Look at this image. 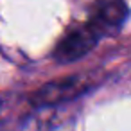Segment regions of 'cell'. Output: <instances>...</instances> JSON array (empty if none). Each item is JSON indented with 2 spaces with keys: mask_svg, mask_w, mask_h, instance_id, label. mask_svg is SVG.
<instances>
[{
  "mask_svg": "<svg viewBox=\"0 0 131 131\" xmlns=\"http://www.w3.org/2000/svg\"><path fill=\"white\" fill-rule=\"evenodd\" d=\"M101 32L95 29V25L86 22H77L70 25L65 34L58 40V43L52 49V58L58 63H72L81 58H84L101 40Z\"/></svg>",
  "mask_w": 131,
  "mask_h": 131,
  "instance_id": "obj_1",
  "label": "cell"
},
{
  "mask_svg": "<svg viewBox=\"0 0 131 131\" xmlns=\"http://www.w3.org/2000/svg\"><path fill=\"white\" fill-rule=\"evenodd\" d=\"M90 88H92V77L88 74L68 75L40 86L31 95V104L41 108V106H54L59 102H68L72 99L81 97Z\"/></svg>",
  "mask_w": 131,
  "mask_h": 131,
  "instance_id": "obj_2",
  "label": "cell"
},
{
  "mask_svg": "<svg viewBox=\"0 0 131 131\" xmlns=\"http://www.w3.org/2000/svg\"><path fill=\"white\" fill-rule=\"evenodd\" d=\"M127 15L129 9L124 2H106V4H95L88 20L95 25L101 36H111L120 31Z\"/></svg>",
  "mask_w": 131,
  "mask_h": 131,
  "instance_id": "obj_3",
  "label": "cell"
}]
</instances>
